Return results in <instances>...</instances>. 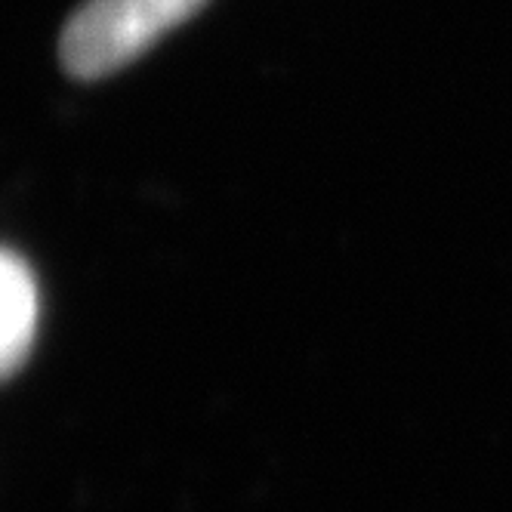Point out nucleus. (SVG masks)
<instances>
[{"label":"nucleus","instance_id":"1","mask_svg":"<svg viewBox=\"0 0 512 512\" xmlns=\"http://www.w3.org/2000/svg\"><path fill=\"white\" fill-rule=\"evenodd\" d=\"M201 7L204 0H87L62 31L59 59L71 78H105Z\"/></svg>","mask_w":512,"mask_h":512},{"label":"nucleus","instance_id":"2","mask_svg":"<svg viewBox=\"0 0 512 512\" xmlns=\"http://www.w3.org/2000/svg\"><path fill=\"white\" fill-rule=\"evenodd\" d=\"M38 331V284L16 250L0 256V364L4 377L16 374Z\"/></svg>","mask_w":512,"mask_h":512}]
</instances>
